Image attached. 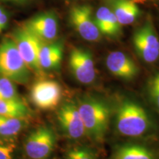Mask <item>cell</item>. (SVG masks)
<instances>
[{
  "label": "cell",
  "instance_id": "obj_1",
  "mask_svg": "<svg viewBox=\"0 0 159 159\" xmlns=\"http://www.w3.org/2000/svg\"><path fill=\"white\" fill-rule=\"evenodd\" d=\"M77 107L85 134L94 142H102L108 128L110 111L108 106L97 99L85 97L80 100Z\"/></svg>",
  "mask_w": 159,
  "mask_h": 159
},
{
  "label": "cell",
  "instance_id": "obj_2",
  "mask_svg": "<svg viewBox=\"0 0 159 159\" xmlns=\"http://www.w3.org/2000/svg\"><path fill=\"white\" fill-rule=\"evenodd\" d=\"M151 127L152 122L148 113L137 103L125 100L117 108L116 128L123 136H143L150 130Z\"/></svg>",
  "mask_w": 159,
  "mask_h": 159
},
{
  "label": "cell",
  "instance_id": "obj_3",
  "mask_svg": "<svg viewBox=\"0 0 159 159\" xmlns=\"http://www.w3.org/2000/svg\"><path fill=\"white\" fill-rule=\"evenodd\" d=\"M30 70L20 55L13 39H5L0 43V76L13 83L26 84L29 81Z\"/></svg>",
  "mask_w": 159,
  "mask_h": 159
},
{
  "label": "cell",
  "instance_id": "obj_4",
  "mask_svg": "<svg viewBox=\"0 0 159 159\" xmlns=\"http://www.w3.org/2000/svg\"><path fill=\"white\" fill-rule=\"evenodd\" d=\"M56 138L50 128L41 127L30 133L24 144L27 159H49L53 155Z\"/></svg>",
  "mask_w": 159,
  "mask_h": 159
},
{
  "label": "cell",
  "instance_id": "obj_5",
  "mask_svg": "<svg viewBox=\"0 0 159 159\" xmlns=\"http://www.w3.org/2000/svg\"><path fill=\"white\" fill-rule=\"evenodd\" d=\"M133 43L137 54L146 63H152L159 59V38L150 20L134 32Z\"/></svg>",
  "mask_w": 159,
  "mask_h": 159
},
{
  "label": "cell",
  "instance_id": "obj_6",
  "mask_svg": "<svg viewBox=\"0 0 159 159\" xmlns=\"http://www.w3.org/2000/svg\"><path fill=\"white\" fill-rule=\"evenodd\" d=\"M12 39L30 70L41 74L43 70L39 63V51L42 41L24 27L16 30Z\"/></svg>",
  "mask_w": 159,
  "mask_h": 159
},
{
  "label": "cell",
  "instance_id": "obj_7",
  "mask_svg": "<svg viewBox=\"0 0 159 159\" xmlns=\"http://www.w3.org/2000/svg\"><path fill=\"white\" fill-rule=\"evenodd\" d=\"M71 25L83 39L94 42L100 39L101 33L96 25L92 9L89 5H75L69 11Z\"/></svg>",
  "mask_w": 159,
  "mask_h": 159
},
{
  "label": "cell",
  "instance_id": "obj_8",
  "mask_svg": "<svg viewBox=\"0 0 159 159\" xmlns=\"http://www.w3.org/2000/svg\"><path fill=\"white\" fill-rule=\"evenodd\" d=\"M62 97V89L56 81L41 80L33 85L30 91L32 102L41 110H50L58 105Z\"/></svg>",
  "mask_w": 159,
  "mask_h": 159
},
{
  "label": "cell",
  "instance_id": "obj_9",
  "mask_svg": "<svg viewBox=\"0 0 159 159\" xmlns=\"http://www.w3.org/2000/svg\"><path fill=\"white\" fill-rule=\"evenodd\" d=\"M69 66L75 79L82 84H91L96 78L94 60L88 50L73 49L69 55Z\"/></svg>",
  "mask_w": 159,
  "mask_h": 159
},
{
  "label": "cell",
  "instance_id": "obj_10",
  "mask_svg": "<svg viewBox=\"0 0 159 159\" xmlns=\"http://www.w3.org/2000/svg\"><path fill=\"white\" fill-rule=\"evenodd\" d=\"M57 119L63 132L71 139H80L86 134L78 107L75 102L63 104L57 111Z\"/></svg>",
  "mask_w": 159,
  "mask_h": 159
},
{
  "label": "cell",
  "instance_id": "obj_11",
  "mask_svg": "<svg viewBox=\"0 0 159 159\" xmlns=\"http://www.w3.org/2000/svg\"><path fill=\"white\" fill-rule=\"evenodd\" d=\"M24 27L42 42L47 43L56 39L58 22L55 14L45 13L32 18L25 23Z\"/></svg>",
  "mask_w": 159,
  "mask_h": 159
},
{
  "label": "cell",
  "instance_id": "obj_12",
  "mask_svg": "<svg viewBox=\"0 0 159 159\" xmlns=\"http://www.w3.org/2000/svg\"><path fill=\"white\" fill-rule=\"evenodd\" d=\"M105 64L111 74L125 80L134 79L139 71L134 60L121 51L109 53L105 60Z\"/></svg>",
  "mask_w": 159,
  "mask_h": 159
},
{
  "label": "cell",
  "instance_id": "obj_13",
  "mask_svg": "<svg viewBox=\"0 0 159 159\" xmlns=\"http://www.w3.org/2000/svg\"><path fill=\"white\" fill-rule=\"evenodd\" d=\"M109 159H159V153L140 144H125L114 148Z\"/></svg>",
  "mask_w": 159,
  "mask_h": 159
},
{
  "label": "cell",
  "instance_id": "obj_14",
  "mask_svg": "<svg viewBox=\"0 0 159 159\" xmlns=\"http://www.w3.org/2000/svg\"><path fill=\"white\" fill-rule=\"evenodd\" d=\"M63 47L61 42H42L39 51V63L42 70L57 69L63 58Z\"/></svg>",
  "mask_w": 159,
  "mask_h": 159
},
{
  "label": "cell",
  "instance_id": "obj_15",
  "mask_svg": "<svg viewBox=\"0 0 159 159\" xmlns=\"http://www.w3.org/2000/svg\"><path fill=\"white\" fill-rule=\"evenodd\" d=\"M96 25L101 34L108 36H118L121 33V27L112 10L108 7H100L94 16Z\"/></svg>",
  "mask_w": 159,
  "mask_h": 159
},
{
  "label": "cell",
  "instance_id": "obj_16",
  "mask_svg": "<svg viewBox=\"0 0 159 159\" xmlns=\"http://www.w3.org/2000/svg\"><path fill=\"white\" fill-rule=\"evenodd\" d=\"M112 11L121 25H128L134 23L141 11L139 5L132 0H111Z\"/></svg>",
  "mask_w": 159,
  "mask_h": 159
},
{
  "label": "cell",
  "instance_id": "obj_17",
  "mask_svg": "<svg viewBox=\"0 0 159 159\" xmlns=\"http://www.w3.org/2000/svg\"><path fill=\"white\" fill-rule=\"evenodd\" d=\"M30 115V111L21 99L6 100L0 99V116L26 119Z\"/></svg>",
  "mask_w": 159,
  "mask_h": 159
},
{
  "label": "cell",
  "instance_id": "obj_18",
  "mask_svg": "<svg viewBox=\"0 0 159 159\" xmlns=\"http://www.w3.org/2000/svg\"><path fill=\"white\" fill-rule=\"evenodd\" d=\"M25 119L0 116V136L10 137L19 134L26 125Z\"/></svg>",
  "mask_w": 159,
  "mask_h": 159
},
{
  "label": "cell",
  "instance_id": "obj_19",
  "mask_svg": "<svg viewBox=\"0 0 159 159\" xmlns=\"http://www.w3.org/2000/svg\"><path fill=\"white\" fill-rule=\"evenodd\" d=\"M62 159H99V154L92 147L76 145L67 149Z\"/></svg>",
  "mask_w": 159,
  "mask_h": 159
},
{
  "label": "cell",
  "instance_id": "obj_20",
  "mask_svg": "<svg viewBox=\"0 0 159 159\" xmlns=\"http://www.w3.org/2000/svg\"><path fill=\"white\" fill-rule=\"evenodd\" d=\"M0 99L6 100H19L14 83L5 77L0 76Z\"/></svg>",
  "mask_w": 159,
  "mask_h": 159
},
{
  "label": "cell",
  "instance_id": "obj_21",
  "mask_svg": "<svg viewBox=\"0 0 159 159\" xmlns=\"http://www.w3.org/2000/svg\"><path fill=\"white\" fill-rule=\"evenodd\" d=\"M148 92L152 104L159 112V71L149 81Z\"/></svg>",
  "mask_w": 159,
  "mask_h": 159
},
{
  "label": "cell",
  "instance_id": "obj_22",
  "mask_svg": "<svg viewBox=\"0 0 159 159\" xmlns=\"http://www.w3.org/2000/svg\"><path fill=\"white\" fill-rule=\"evenodd\" d=\"M16 146L14 143H0V159H13Z\"/></svg>",
  "mask_w": 159,
  "mask_h": 159
},
{
  "label": "cell",
  "instance_id": "obj_23",
  "mask_svg": "<svg viewBox=\"0 0 159 159\" xmlns=\"http://www.w3.org/2000/svg\"><path fill=\"white\" fill-rule=\"evenodd\" d=\"M8 15L5 11H4L0 16V33L7 27V23H8Z\"/></svg>",
  "mask_w": 159,
  "mask_h": 159
},
{
  "label": "cell",
  "instance_id": "obj_24",
  "mask_svg": "<svg viewBox=\"0 0 159 159\" xmlns=\"http://www.w3.org/2000/svg\"><path fill=\"white\" fill-rule=\"evenodd\" d=\"M4 11H4V10H3L2 8L1 7H0V16H1V14L3 13Z\"/></svg>",
  "mask_w": 159,
  "mask_h": 159
},
{
  "label": "cell",
  "instance_id": "obj_25",
  "mask_svg": "<svg viewBox=\"0 0 159 159\" xmlns=\"http://www.w3.org/2000/svg\"><path fill=\"white\" fill-rule=\"evenodd\" d=\"M8 1H19V0H8Z\"/></svg>",
  "mask_w": 159,
  "mask_h": 159
}]
</instances>
